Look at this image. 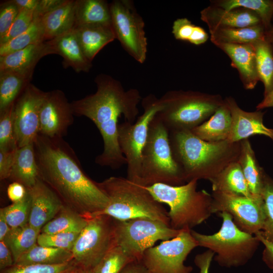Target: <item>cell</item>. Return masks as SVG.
I'll return each mask as SVG.
<instances>
[{"label": "cell", "mask_w": 273, "mask_h": 273, "mask_svg": "<svg viewBox=\"0 0 273 273\" xmlns=\"http://www.w3.org/2000/svg\"><path fill=\"white\" fill-rule=\"evenodd\" d=\"M34 148L39 178L64 205L86 219L98 215L109 199L84 172L77 156L62 138L38 134Z\"/></svg>", "instance_id": "1"}, {"label": "cell", "mask_w": 273, "mask_h": 273, "mask_svg": "<svg viewBox=\"0 0 273 273\" xmlns=\"http://www.w3.org/2000/svg\"><path fill=\"white\" fill-rule=\"evenodd\" d=\"M95 82L96 93L72 102V109L74 115L90 119L101 133L103 151L96 157L95 162L117 169L127 163L118 144V119L123 116L125 121L134 123L142 99L137 89L125 90L119 80L109 75L98 74Z\"/></svg>", "instance_id": "2"}, {"label": "cell", "mask_w": 273, "mask_h": 273, "mask_svg": "<svg viewBox=\"0 0 273 273\" xmlns=\"http://www.w3.org/2000/svg\"><path fill=\"white\" fill-rule=\"evenodd\" d=\"M169 139L174 158L187 182L211 181L229 164L238 161L240 153L238 143L206 142L190 130L170 131Z\"/></svg>", "instance_id": "3"}, {"label": "cell", "mask_w": 273, "mask_h": 273, "mask_svg": "<svg viewBox=\"0 0 273 273\" xmlns=\"http://www.w3.org/2000/svg\"><path fill=\"white\" fill-rule=\"evenodd\" d=\"M97 184L109 199L108 205L97 215L122 221L147 218L170 225L168 212L145 187L121 176H111Z\"/></svg>", "instance_id": "4"}, {"label": "cell", "mask_w": 273, "mask_h": 273, "mask_svg": "<svg viewBox=\"0 0 273 273\" xmlns=\"http://www.w3.org/2000/svg\"><path fill=\"white\" fill-rule=\"evenodd\" d=\"M198 180L172 186L158 183L146 189L158 202L169 207L170 226L181 231L192 229L206 221L212 214V197L205 190L197 191Z\"/></svg>", "instance_id": "5"}, {"label": "cell", "mask_w": 273, "mask_h": 273, "mask_svg": "<svg viewBox=\"0 0 273 273\" xmlns=\"http://www.w3.org/2000/svg\"><path fill=\"white\" fill-rule=\"evenodd\" d=\"M185 181L183 172L172 154L169 131L154 117L142 151L138 184L145 187L158 183L179 186Z\"/></svg>", "instance_id": "6"}, {"label": "cell", "mask_w": 273, "mask_h": 273, "mask_svg": "<svg viewBox=\"0 0 273 273\" xmlns=\"http://www.w3.org/2000/svg\"><path fill=\"white\" fill-rule=\"evenodd\" d=\"M159 99L163 108L155 117L169 132L191 130L224 103L219 95L193 90H169Z\"/></svg>", "instance_id": "7"}, {"label": "cell", "mask_w": 273, "mask_h": 273, "mask_svg": "<svg viewBox=\"0 0 273 273\" xmlns=\"http://www.w3.org/2000/svg\"><path fill=\"white\" fill-rule=\"evenodd\" d=\"M222 220L219 231L212 235L191 233L198 246L215 253L213 258L220 266L231 268L245 265L253 256L259 243L257 237L240 230L227 212L218 213Z\"/></svg>", "instance_id": "8"}, {"label": "cell", "mask_w": 273, "mask_h": 273, "mask_svg": "<svg viewBox=\"0 0 273 273\" xmlns=\"http://www.w3.org/2000/svg\"><path fill=\"white\" fill-rule=\"evenodd\" d=\"M144 110L135 123L127 121L118 125V141L120 150L126 160L127 176L138 183L141 167L142 155L146 143L150 125L155 115L163 108L156 96L149 94L142 99Z\"/></svg>", "instance_id": "9"}, {"label": "cell", "mask_w": 273, "mask_h": 273, "mask_svg": "<svg viewBox=\"0 0 273 273\" xmlns=\"http://www.w3.org/2000/svg\"><path fill=\"white\" fill-rule=\"evenodd\" d=\"M180 231L161 221L147 218L113 221L115 244L135 261H141L144 252L157 241L172 239Z\"/></svg>", "instance_id": "10"}, {"label": "cell", "mask_w": 273, "mask_h": 273, "mask_svg": "<svg viewBox=\"0 0 273 273\" xmlns=\"http://www.w3.org/2000/svg\"><path fill=\"white\" fill-rule=\"evenodd\" d=\"M110 8L116 39L136 61L144 63L148 51L145 24L133 3L130 0H114L110 3Z\"/></svg>", "instance_id": "11"}, {"label": "cell", "mask_w": 273, "mask_h": 273, "mask_svg": "<svg viewBox=\"0 0 273 273\" xmlns=\"http://www.w3.org/2000/svg\"><path fill=\"white\" fill-rule=\"evenodd\" d=\"M113 221L105 215L88 219L71 250L77 265L93 269L115 245Z\"/></svg>", "instance_id": "12"}, {"label": "cell", "mask_w": 273, "mask_h": 273, "mask_svg": "<svg viewBox=\"0 0 273 273\" xmlns=\"http://www.w3.org/2000/svg\"><path fill=\"white\" fill-rule=\"evenodd\" d=\"M191 230H181L175 237L146 250L141 261L150 273H191L186 265L188 256L198 245Z\"/></svg>", "instance_id": "13"}, {"label": "cell", "mask_w": 273, "mask_h": 273, "mask_svg": "<svg viewBox=\"0 0 273 273\" xmlns=\"http://www.w3.org/2000/svg\"><path fill=\"white\" fill-rule=\"evenodd\" d=\"M213 213L225 212L242 231L252 235L262 230L264 221L263 201L260 196L249 198L221 192H213Z\"/></svg>", "instance_id": "14"}, {"label": "cell", "mask_w": 273, "mask_h": 273, "mask_svg": "<svg viewBox=\"0 0 273 273\" xmlns=\"http://www.w3.org/2000/svg\"><path fill=\"white\" fill-rule=\"evenodd\" d=\"M45 92L29 83L15 102L13 117L18 147L33 143L39 134Z\"/></svg>", "instance_id": "15"}, {"label": "cell", "mask_w": 273, "mask_h": 273, "mask_svg": "<svg viewBox=\"0 0 273 273\" xmlns=\"http://www.w3.org/2000/svg\"><path fill=\"white\" fill-rule=\"evenodd\" d=\"M73 116L71 103L62 90L46 92L40 109L39 134L63 138L73 123Z\"/></svg>", "instance_id": "16"}, {"label": "cell", "mask_w": 273, "mask_h": 273, "mask_svg": "<svg viewBox=\"0 0 273 273\" xmlns=\"http://www.w3.org/2000/svg\"><path fill=\"white\" fill-rule=\"evenodd\" d=\"M27 190L30 198L28 223L41 232L64 205L55 192L40 178L32 188Z\"/></svg>", "instance_id": "17"}, {"label": "cell", "mask_w": 273, "mask_h": 273, "mask_svg": "<svg viewBox=\"0 0 273 273\" xmlns=\"http://www.w3.org/2000/svg\"><path fill=\"white\" fill-rule=\"evenodd\" d=\"M225 102L231 111L232 118L231 128L227 139L228 142L238 143L255 134L264 135L273 140V129L268 128L264 125L262 112L244 111L231 97L228 98Z\"/></svg>", "instance_id": "18"}, {"label": "cell", "mask_w": 273, "mask_h": 273, "mask_svg": "<svg viewBox=\"0 0 273 273\" xmlns=\"http://www.w3.org/2000/svg\"><path fill=\"white\" fill-rule=\"evenodd\" d=\"M201 19L208 26L209 31L217 28H243L262 24L254 12L239 8L226 10L211 5L200 12Z\"/></svg>", "instance_id": "19"}, {"label": "cell", "mask_w": 273, "mask_h": 273, "mask_svg": "<svg viewBox=\"0 0 273 273\" xmlns=\"http://www.w3.org/2000/svg\"><path fill=\"white\" fill-rule=\"evenodd\" d=\"M230 58L232 66L236 68L245 88L253 89L259 80L255 53L252 44H214Z\"/></svg>", "instance_id": "20"}, {"label": "cell", "mask_w": 273, "mask_h": 273, "mask_svg": "<svg viewBox=\"0 0 273 273\" xmlns=\"http://www.w3.org/2000/svg\"><path fill=\"white\" fill-rule=\"evenodd\" d=\"M47 41L54 54L63 59L64 68L71 67L77 73L87 72L92 68V62L84 55L74 28Z\"/></svg>", "instance_id": "21"}, {"label": "cell", "mask_w": 273, "mask_h": 273, "mask_svg": "<svg viewBox=\"0 0 273 273\" xmlns=\"http://www.w3.org/2000/svg\"><path fill=\"white\" fill-rule=\"evenodd\" d=\"M52 54L54 53L47 41L31 44L0 57V70L33 73L38 61L43 57Z\"/></svg>", "instance_id": "22"}, {"label": "cell", "mask_w": 273, "mask_h": 273, "mask_svg": "<svg viewBox=\"0 0 273 273\" xmlns=\"http://www.w3.org/2000/svg\"><path fill=\"white\" fill-rule=\"evenodd\" d=\"M74 30L84 55L90 62L105 46L116 39L112 25H78L75 26Z\"/></svg>", "instance_id": "23"}, {"label": "cell", "mask_w": 273, "mask_h": 273, "mask_svg": "<svg viewBox=\"0 0 273 273\" xmlns=\"http://www.w3.org/2000/svg\"><path fill=\"white\" fill-rule=\"evenodd\" d=\"M75 4V0H64L59 6L42 16L44 41L52 40L74 28Z\"/></svg>", "instance_id": "24"}, {"label": "cell", "mask_w": 273, "mask_h": 273, "mask_svg": "<svg viewBox=\"0 0 273 273\" xmlns=\"http://www.w3.org/2000/svg\"><path fill=\"white\" fill-rule=\"evenodd\" d=\"M39 178L34 142L18 148L9 179L13 182L21 184L28 189L32 188Z\"/></svg>", "instance_id": "25"}, {"label": "cell", "mask_w": 273, "mask_h": 273, "mask_svg": "<svg viewBox=\"0 0 273 273\" xmlns=\"http://www.w3.org/2000/svg\"><path fill=\"white\" fill-rule=\"evenodd\" d=\"M232 115L228 106L224 103L210 119L190 130L201 140L208 142L227 140L232 126Z\"/></svg>", "instance_id": "26"}, {"label": "cell", "mask_w": 273, "mask_h": 273, "mask_svg": "<svg viewBox=\"0 0 273 273\" xmlns=\"http://www.w3.org/2000/svg\"><path fill=\"white\" fill-rule=\"evenodd\" d=\"M213 192L228 193L247 197L250 193L238 161L229 164L211 181Z\"/></svg>", "instance_id": "27"}, {"label": "cell", "mask_w": 273, "mask_h": 273, "mask_svg": "<svg viewBox=\"0 0 273 273\" xmlns=\"http://www.w3.org/2000/svg\"><path fill=\"white\" fill-rule=\"evenodd\" d=\"M209 32L213 44H252L267 38V31L262 24L243 28H217Z\"/></svg>", "instance_id": "28"}, {"label": "cell", "mask_w": 273, "mask_h": 273, "mask_svg": "<svg viewBox=\"0 0 273 273\" xmlns=\"http://www.w3.org/2000/svg\"><path fill=\"white\" fill-rule=\"evenodd\" d=\"M33 73L0 70V112L15 103L30 83Z\"/></svg>", "instance_id": "29"}, {"label": "cell", "mask_w": 273, "mask_h": 273, "mask_svg": "<svg viewBox=\"0 0 273 273\" xmlns=\"http://www.w3.org/2000/svg\"><path fill=\"white\" fill-rule=\"evenodd\" d=\"M75 25H112L110 3L105 0H75Z\"/></svg>", "instance_id": "30"}, {"label": "cell", "mask_w": 273, "mask_h": 273, "mask_svg": "<svg viewBox=\"0 0 273 273\" xmlns=\"http://www.w3.org/2000/svg\"><path fill=\"white\" fill-rule=\"evenodd\" d=\"M238 162L241 167L249 191L253 196H260L265 174L258 165L249 142L241 143Z\"/></svg>", "instance_id": "31"}, {"label": "cell", "mask_w": 273, "mask_h": 273, "mask_svg": "<svg viewBox=\"0 0 273 273\" xmlns=\"http://www.w3.org/2000/svg\"><path fill=\"white\" fill-rule=\"evenodd\" d=\"M73 257L71 250L45 247L37 243L21 256L14 265L30 264L59 265L71 262Z\"/></svg>", "instance_id": "32"}, {"label": "cell", "mask_w": 273, "mask_h": 273, "mask_svg": "<svg viewBox=\"0 0 273 273\" xmlns=\"http://www.w3.org/2000/svg\"><path fill=\"white\" fill-rule=\"evenodd\" d=\"M87 220L88 219L64 205L57 214L42 228L40 233H80L86 225Z\"/></svg>", "instance_id": "33"}, {"label": "cell", "mask_w": 273, "mask_h": 273, "mask_svg": "<svg viewBox=\"0 0 273 273\" xmlns=\"http://www.w3.org/2000/svg\"><path fill=\"white\" fill-rule=\"evenodd\" d=\"M40 233L29 223L11 229L4 241L11 250L15 262L37 244Z\"/></svg>", "instance_id": "34"}, {"label": "cell", "mask_w": 273, "mask_h": 273, "mask_svg": "<svg viewBox=\"0 0 273 273\" xmlns=\"http://www.w3.org/2000/svg\"><path fill=\"white\" fill-rule=\"evenodd\" d=\"M255 51L259 79L264 86V96L273 88V46L267 39L252 43Z\"/></svg>", "instance_id": "35"}, {"label": "cell", "mask_w": 273, "mask_h": 273, "mask_svg": "<svg viewBox=\"0 0 273 273\" xmlns=\"http://www.w3.org/2000/svg\"><path fill=\"white\" fill-rule=\"evenodd\" d=\"M211 4L226 10L239 8L251 10L258 16L267 32L270 29L273 17V1L221 0L213 1Z\"/></svg>", "instance_id": "36"}, {"label": "cell", "mask_w": 273, "mask_h": 273, "mask_svg": "<svg viewBox=\"0 0 273 273\" xmlns=\"http://www.w3.org/2000/svg\"><path fill=\"white\" fill-rule=\"evenodd\" d=\"M42 16L34 15L32 23L26 30L8 42L0 44V57L24 49L31 44L44 42Z\"/></svg>", "instance_id": "37"}, {"label": "cell", "mask_w": 273, "mask_h": 273, "mask_svg": "<svg viewBox=\"0 0 273 273\" xmlns=\"http://www.w3.org/2000/svg\"><path fill=\"white\" fill-rule=\"evenodd\" d=\"M135 261L115 244L100 262L91 269V273H119L128 263Z\"/></svg>", "instance_id": "38"}, {"label": "cell", "mask_w": 273, "mask_h": 273, "mask_svg": "<svg viewBox=\"0 0 273 273\" xmlns=\"http://www.w3.org/2000/svg\"><path fill=\"white\" fill-rule=\"evenodd\" d=\"M15 103L0 112V151H11L17 149V140L14 124Z\"/></svg>", "instance_id": "39"}, {"label": "cell", "mask_w": 273, "mask_h": 273, "mask_svg": "<svg viewBox=\"0 0 273 273\" xmlns=\"http://www.w3.org/2000/svg\"><path fill=\"white\" fill-rule=\"evenodd\" d=\"M11 228L22 226L28 223L30 211V198L28 192L22 200L1 208Z\"/></svg>", "instance_id": "40"}, {"label": "cell", "mask_w": 273, "mask_h": 273, "mask_svg": "<svg viewBox=\"0 0 273 273\" xmlns=\"http://www.w3.org/2000/svg\"><path fill=\"white\" fill-rule=\"evenodd\" d=\"M261 195L263 201L264 221L259 232L273 243V180L266 174Z\"/></svg>", "instance_id": "41"}, {"label": "cell", "mask_w": 273, "mask_h": 273, "mask_svg": "<svg viewBox=\"0 0 273 273\" xmlns=\"http://www.w3.org/2000/svg\"><path fill=\"white\" fill-rule=\"evenodd\" d=\"M80 233H60L53 234L40 233L37 243L42 246L71 251Z\"/></svg>", "instance_id": "42"}, {"label": "cell", "mask_w": 273, "mask_h": 273, "mask_svg": "<svg viewBox=\"0 0 273 273\" xmlns=\"http://www.w3.org/2000/svg\"><path fill=\"white\" fill-rule=\"evenodd\" d=\"M34 10L19 9V14L6 34L0 38V44L5 43L22 33L34 19Z\"/></svg>", "instance_id": "43"}, {"label": "cell", "mask_w": 273, "mask_h": 273, "mask_svg": "<svg viewBox=\"0 0 273 273\" xmlns=\"http://www.w3.org/2000/svg\"><path fill=\"white\" fill-rule=\"evenodd\" d=\"M75 263L73 260L59 265L30 264L23 266L14 265L1 271V273H62Z\"/></svg>", "instance_id": "44"}, {"label": "cell", "mask_w": 273, "mask_h": 273, "mask_svg": "<svg viewBox=\"0 0 273 273\" xmlns=\"http://www.w3.org/2000/svg\"><path fill=\"white\" fill-rule=\"evenodd\" d=\"M19 12V8L11 1H6L1 5L0 38L8 31Z\"/></svg>", "instance_id": "45"}, {"label": "cell", "mask_w": 273, "mask_h": 273, "mask_svg": "<svg viewBox=\"0 0 273 273\" xmlns=\"http://www.w3.org/2000/svg\"><path fill=\"white\" fill-rule=\"evenodd\" d=\"M196 25L187 18L176 19L172 26V33L177 40L189 41Z\"/></svg>", "instance_id": "46"}, {"label": "cell", "mask_w": 273, "mask_h": 273, "mask_svg": "<svg viewBox=\"0 0 273 273\" xmlns=\"http://www.w3.org/2000/svg\"><path fill=\"white\" fill-rule=\"evenodd\" d=\"M17 149L7 152L0 151V179L1 180L9 178Z\"/></svg>", "instance_id": "47"}, {"label": "cell", "mask_w": 273, "mask_h": 273, "mask_svg": "<svg viewBox=\"0 0 273 273\" xmlns=\"http://www.w3.org/2000/svg\"><path fill=\"white\" fill-rule=\"evenodd\" d=\"M215 253L208 250L197 254L194 259L195 265L199 268L200 273H209V269Z\"/></svg>", "instance_id": "48"}, {"label": "cell", "mask_w": 273, "mask_h": 273, "mask_svg": "<svg viewBox=\"0 0 273 273\" xmlns=\"http://www.w3.org/2000/svg\"><path fill=\"white\" fill-rule=\"evenodd\" d=\"M27 194L26 188L18 182H12L7 188L8 197L13 203L22 200Z\"/></svg>", "instance_id": "49"}, {"label": "cell", "mask_w": 273, "mask_h": 273, "mask_svg": "<svg viewBox=\"0 0 273 273\" xmlns=\"http://www.w3.org/2000/svg\"><path fill=\"white\" fill-rule=\"evenodd\" d=\"M15 261L9 248L3 241H0V270L1 271L13 266Z\"/></svg>", "instance_id": "50"}, {"label": "cell", "mask_w": 273, "mask_h": 273, "mask_svg": "<svg viewBox=\"0 0 273 273\" xmlns=\"http://www.w3.org/2000/svg\"><path fill=\"white\" fill-rule=\"evenodd\" d=\"M254 235L265 247L262 255L263 261L269 268L273 269V243L262 237L259 231Z\"/></svg>", "instance_id": "51"}, {"label": "cell", "mask_w": 273, "mask_h": 273, "mask_svg": "<svg viewBox=\"0 0 273 273\" xmlns=\"http://www.w3.org/2000/svg\"><path fill=\"white\" fill-rule=\"evenodd\" d=\"M64 1V0H39L34 10V15L43 16L59 6Z\"/></svg>", "instance_id": "52"}, {"label": "cell", "mask_w": 273, "mask_h": 273, "mask_svg": "<svg viewBox=\"0 0 273 273\" xmlns=\"http://www.w3.org/2000/svg\"><path fill=\"white\" fill-rule=\"evenodd\" d=\"M209 35L201 27L196 26L189 42L195 45H200L205 43L208 39Z\"/></svg>", "instance_id": "53"}, {"label": "cell", "mask_w": 273, "mask_h": 273, "mask_svg": "<svg viewBox=\"0 0 273 273\" xmlns=\"http://www.w3.org/2000/svg\"><path fill=\"white\" fill-rule=\"evenodd\" d=\"M119 273H150L142 261H133L126 265Z\"/></svg>", "instance_id": "54"}, {"label": "cell", "mask_w": 273, "mask_h": 273, "mask_svg": "<svg viewBox=\"0 0 273 273\" xmlns=\"http://www.w3.org/2000/svg\"><path fill=\"white\" fill-rule=\"evenodd\" d=\"M39 0H12L19 9H24L29 10H35L38 4Z\"/></svg>", "instance_id": "55"}, {"label": "cell", "mask_w": 273, "mask_h": 273, "mask_svg": "<svg viewBox=\"0 0 273 273\" xmlns=\"http://www.w3.org/2000/svg\"><path fill=\"white\" fill-rule=\"evenodd\" d=\"M11 229L5 219L3 213L0 211V241L4 240Z\"/></svg>", "instance_id": "56"}, {"label": "cell", "mask_w": 273, "mask_h": 273, "mask_svg": "<svg viewBox=\"0 0 273 273\" xmlns=\"http://www.w3.org/2000/svg\"><path fill=\"white\" fill-rule=\"evenodd\" d=\"M273 107V88L264 96L263 100L256 107L258 110L265 108Z\"/></svg>", "instance_id": "57"}, {"label": "cell", "mask_w": 273, "mask_h": 273, "mask_svg": "<svg viewBox=\"0 0 273 273\" xmlns=\"http://www.w3.org/2000/svg\"><path fill=\"white\" fill-rule=\"evenodd\" d=\"M70 273H91V269H87L76 264L71 268Z\"/></svg>", "instance_id": "58"}, {"label": "cell", "mask_w": 273, "mask_h": 273, "mask_svg": "<svg viewBox=\"0 0 273 273\" xmlns=\"http://www.w3.org/2000/svg\"><path fill=\"white\" fill-rule=\"evenodd\" d=\"M267 39L273 46V24L271 25L269 31L267 32Z\"/></svg>", "instance_id": "59"}, {"label": "cell", "mask_w": 273, "mask_h": 273, "mask_svg": "<svg viewBox=\"0 0 273 273\" xmlns=\"http://www.w3.org/2000/svg\"><path fill=\"white\" fill-rule=\"evenodd\" d=\"M75 264H74L73 266H72L71 267H70L68 269H66V270H65L64 271H63V272H62V273H70L71 268H72V267H73Z\"/></svg>", "instance_id": "60"}]
</instances>
